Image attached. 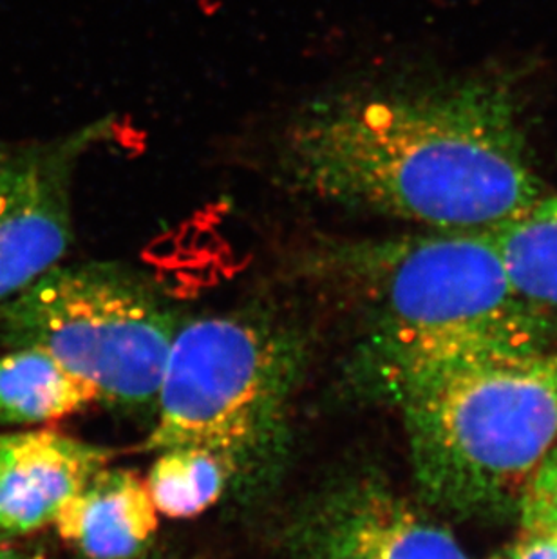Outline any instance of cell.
Segmentation results:
<instances>
[{
  "instance_id": "cell-1",
  "label": "cell",
  "mask_w": 557,
  "mask_h": 559,
  "mask_svg": "<svg viewBox=\"0 0 557 559\" xmlns=\"http://www.w3.org/2000/svg\"><path fill=\"white\" fill-rule=\"evenodd\" d=\"M266 170L288 194L431 230H490L543 195L509 85L347 82L295 104Z\"/></svg>"
},
{
  "instance_id": "cell-2",
  "label": "cell",
  "mask_w": 557,
  "mask_h": 559,
  "mask_svg": "<svg viewBox=\"0 0 557 559\" xmlns=\"http://www.w3.org/2000/svg\"><path fill=\"white\" fill-rule=\"evenodd\" d=\"M297 266L358 302L355 377L396 407L438 374L557 344V319L515 294L489 230L321 238Z\"/></svg>"
},
{
  "instance_id": "cell-3",
  "label": "cell",
  "mask_w": 557,
  "mask_h": 559,
  "mask_svg": "<svg viewBox=\"0 0 557 559\" xmlns=\"http://www.w3.org/2000/svg\"><path fill=\"white\" fill-rule=\"evenodd\" d=\"M426 506L458 520L523 506L557 443V344L438 374L400 402Z\"/></svg>"
},
{
  "instance_id": "cell-4",
  "label": "cell",
  "mask_w": 557,
  "mask_h": 559,
  "mask_svg": "<svg viewBox=\"0 0 557 559\" xmlns=\"http://www.w3.org/2000/svg\"><path fill=\"white\" fill-rule=\"evenodd\" d=\"M305 365L299 335L269 317L187 322L168 352L145 449H209L230 471L232 486L263 487L288 453L292 399Z\"/></svg>"
},
{
  "instance_id": "cell-5",
  "label": "cell",
  "mask_w": 557,
  "mask_h": 559,
  "mask_svg": "<svg viewBox=\"0 0 557 559\" xmlns=\"http://www.w3.org/2000/svg\"><path fill=\"white\" fill-rule=\"evenodd\" d=\"M178 330L162 292L120 263L57 264L0 302L5 343L48 354L115 406L156 402Z\"/></svg>"
},
{
  "instance_id": "cell-6",
  "label": "cell",
  "mask_w": 557,
  "mask_h": 559,
  "mask_svg": "<svg viewBox=\"0 0 557 559\" xmlns=\"http://www.w3.org/2000/svg\"><path fill=\"white\" fill-rule=\"evenodd\" d=\"M115 118L46 140H0V302L60 264L73 243L74 178Z\"/></svg>"
},
{
  "instance_id": "cell-7",
  "label": "cell",
  "mask_w": 557,
  "mask_h": 559,
  "mask_svg": "<svg viewBox=\"0 0 557 559\" xmlns=\"http://www.w3.org/2000/svg\"><path fill=\"white\" fill-rule=\"evenodd\" d=\"M289 533L311 559H473L447 528L375 481L322 492Z\"/></svg>"
},
{
  "instance_id": "cell-8",
  "label": "cell",
  "mask_w": 557,
  "mask_h": 559,
  "mask_svg": "<svg viewBox=\"0 0 557 559\" xmlns=\"http://www.w3.org/2000/svg\"><path fill=\"white\" fill-rule=\"evenodd\" d=\"M109 460L107 449L49 429L0 435V544L54 525Z\"/></svg>"
},
{
  "instance_id": "cell-9",
  "label": "cell",
  "mask_w": 557,
  "mask_h": 559,
  "mask_svg": "<svg viewBox=\"0 0 557 559\" xmlns=\"http://www.w3.org/2000/svg\"><path fill=\"white\" fill-rule=\"evenodd\" d=\"M147 480L137 471L104 467L63 503L58 536L87 559H134L158 531Z\"/></svg>"
},
{
  "instance_id": "cell-10",
  "label": "cell",
  "mask_w": 557,
  "mask_h": 559,
  "mask_svg": "<svg viewBox=\"0 0 557 559\" xmlns=\"http://www.w3.org/2000/svg\"><path fill=\"white\" fill-rule=\"evenodd\" d=\"M98 401L96 391L37 348L0 355V423L37 426L71 417Z\"/></svg>"
},
{
  "instance_id": "cell-11",
  "label": "cell",
  "mask_w": 557,
  "mask_h": 559,
  "mask_svg": "<svg viewBox=\"0 0 557 559\" xmlns=\"http://www.w3.org/2000/svg\"><path fill=\"white\" fill-rule=\"evenodd\" d=\"M489 233L515 294L557 319V195H542Z\"/></svg>"
},
{
  "instance_id": "cell-12",
  "label": "cell",
  "mask_w": 557,
  "mask_h": 559,
  "mask_svg": "<svg viewBox=\"0 0 557 559\" xmlns=\"http://www.w3.org/2000/svg\"><path fill=\"white\" fill-rule=\"evenodd\" d=\"M145 480L158 514L173 520L200 516L216 506L232 486L225 462L209 449L195 445L158 451Z\"/></svg>"
},
{
  "instance_id": "cell-13",
  "label": "cell",
  "mask_w": 557,
  "mask_h": 559,
  "mask_svg": "<svg viewBox=\"0 0 557 559\" xmlns=\"http://www.w3.org/2000/svg\"><path fill=\"white\" fill-rule=\"evenodd\" d=\"M500 559H557V533L529 527Z\"/></svg>"
},
{
  "instance_id": "cell-14",
  "label": "cell",
  "mask_w": 557,
  "mask_h": 559,
  "mask_svg": "<svg viewBox=\"0 0 557 559\" xmlns=\"http://www.w3.org/2000/svg\"><path fill=\"white\" fill-rule=\"evenodd\" d=\"M0 559H2V558H0Z\"/></svg>"
}]
</instances>
